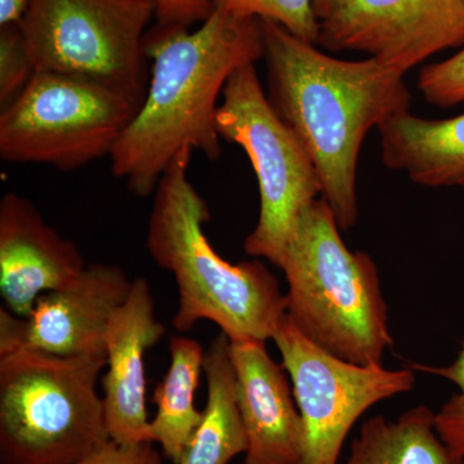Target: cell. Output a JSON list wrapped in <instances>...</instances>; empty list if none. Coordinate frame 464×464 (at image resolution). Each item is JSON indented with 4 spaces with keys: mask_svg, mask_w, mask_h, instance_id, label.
<instances>
[{
    "mask_svg": "<svg viewBox=\"0 0 464 464\" xmlns=\"http://www.w3.org/2000/svg\"><path fill=\"white\" fill-rule=\"evenodd\" d=\"M145 48L152 60L148 91L110 155L112 174L143 199L182 150L221 157L217 102L230 76L265 51L258 18L219 11L195 32L157 25L146 34Z\"/></svg>",
    "mask_w": 464,
    "mask_h": 464,
    "instance_id": "cell-1",
    "label": "cell"
},
{
    "mask_svg": "<svg viewBox=\"0 0 464 464\" xmlns=\"http://www.w3.org/2000/svg\"><path fill=\"white\" fill-rule=\"evenodd\" d=\"M264 35L271 105L304 143L341 231L359 221L357 163L365 137L399 112L411 94L404 74L375 58L340 60L271 20Z\"/></svg>",
    "mask_w": 464,
    "mask_h": 464,
    "instance_id": "cell-2",
    "label": "cell"
},
{
    "mask_svg": "<svg viewBox=\"0 0 464 464\" xmlns=\"http://www.w3.org/2000/svg\"><path fill=\"white\" fill-rule=\"evenodd\" d=\"M191 157V149L182 150L159 181L146 234L150 256L176 280L174 329L188 333L208 320L230 342L273 340L286 315L285 295L259 259L232 265L208 241L210 212L188 179Z\"/></svg>",
    "mask_w": 464,
    "mask_h": 464,
    "instance_id": "cell-3",
    "label": "cell"
},
{
    "mask_svg": "<svg viewBox=\"0 0 464 464\" xmlns=\"http://www.w3.org/2000/svg\"><path fill=\"white\" fill-rule=\"evenodd\" d=\"M323 198L299 217L280 270L286 316L316 346L344 362L382 364L395 343L380 273L371 256L351 252Z\"/></svg>",
    "mask_w": 464,
    "mask_h": 464,
    "instance_id": "cell-4",
    "label": "cell"
},
{
    "mask_svg": "<svg viewBox=\"0 0 464 464\" xmlns=\"http://www.w3.org/2000/svg\"><path fill=\"white\" fill-rule=\"evenodd\" d=\"M106 356H0V464H76L108 444Z\"/></svg>",
    "mask_w": 464,
    "mask_h": 464,
    "instance_id": "cell-5",
    "label": "cell"
},
{
    "mask_svg": "<svg viewBox=\"0 0 464 464\" xmlns=\"http://www.w3.org/2000/svg\"><path fill=\"white\" fill-rule=\"evenodd\" d=\"M221 97L216 114L219 137L246 151L258 181V222L244 241V252L280 268L299 217L323 197L319 173L266 96L255 63L239 67Z\"/></svg>",
    "mask_w": 464,
    "mask_h": 464,
    "instance_id": "cell-6",
    "label": "cell"
},
{
    "mask_svg": "<svg viewBox=\"0 0 464 464\" xmlns=\"http://www.w3.org/2000/svg\"><path fill=\"white\" fill-rule=\"evenodd\" d=\"M151 0H33L21 21L36 72L74 76L142 103Z\"/></svg>",
    "mask_w": 464,
    "mask_h": 464,
    "instance_id": "cell-7",
    "label": "cell"
},
{
    "mask_svg": "<svg viewBox=\"0 0 464 464\" xmlns=\"http://www.w3.org/2000/svg\"><path fill=\"white\" fill-rule=\"evenodd\" d=\"M141 103L74 76L36 72L0 112V158L63 172L111 155Z\"/></svg>",
    "mask_w": 464,
    "mask_h": 464,
    "instance_id": "cell-8",
    "label": "cell"
},
{
    "mask_svg": "<svg viewBox=\"0 0 464 464\" xmlns=\"http://www.w3.org/2000/svg\"><path fill=\"white\" fill-rule=\"evenodd\" d=\"M293 384L304 429L299 464H338L344 440L366 411L411 392L413 369L344 362L316 346L284 316L273 335Z\"/></svg>",
    "mask_w": 464,
    "mask_h": 464,
    "instance_id": "cell-9",
    "label": "cell"
},
{
    "mask_svg": "<svg viewBox=\"0 0 464 464\" xmlns=\"http://www.w3.org/2000/svg\"><path fill=\"white\" fill-rule=\"evenodd\" d=\"M332 52H364L406 72L449 48L464 47V0H342L320 21Z\"/></svg>",
    "mask_w": 464,
    "mask_h": 464,
    "instance_id": "cell-10",
    "label": "cell"
},
{
    "mask_svg": "<svg viewBox=\"0 0 464 464\" xmlns=\"http://www.w3.org/2000/svg\"><path fill=\"white\" fill-rule=\"evenodd\" d=\"M132 283L119 266L90 264L66 285L43 295L27 317L0 308V356L18 350L106 356L110 317L127 299Z\"/></svg>",
    "mask_w": 464,
    "mask_h": 464,
    "instance_id": "cell-11",
    "label": "cell"
},
{
    "mask_svg": "<svg viewBox=\"0 0 464 464\" xmlns=\"http://www.w3.org/2000/svg\"><path fill=\"white\" fill-rule=\"evenodd\" d=\"M87 262L72 241L43 219L25 197L8 192L0 200V295L18 317L32 314L45 293L66 285Z\"/></svg>",
    "mask_w": 464,
    "mask_h": 464,
    "instance_id": "cell-12",
    "label": "cell"
},
{
    "mask_svg": "<svg viewBox=\"0 0 464 464\" xmlns=\"http://www.w3.org/2000/svg\"><path fill=\"white\" fill-rule=\"evenodd\" d=\"M166 332V325L155 314L151 286L145 277H136L130 295L110 317L106 329L102 398L111 441L150 442L145 353Z\"/></svg>",
    "mask_w": 464,
    "mask_h": 464,
    "instance_id": "cell-13",
    "label": "cell"
},
{
    "mask_svg": "<svg viewBox=\"0 0 464 464\" xmlns=\"http://www.w3.org/2000/svg\"><path fill=\"white\" fill-rule=\"evenodd\" d=\"M237 398L248 438L244 464H299L304 429L286 371L266 342H230Z\"/></svg>",
    "mask_w": 464,
    "mask_h": 464,
    "instance_id": "cell-14",
    "label": "cell"
},
{
    "mask_svg": "<svg viewBox=\"0 0 464 464\" xmlns=\"http://www.w3.org/2000/svg\"><path fill=\"white\" fill-rule=\"evenodd\" d=\"M382 160L427 188L464 186V114L423 119L399 112L378 127Z\"/></svg>",
    "mask_w": 464,
    "mask_h": 464,
    "instance_id": "cell-15",
    "label": "cell"
},
{
    "mask_svg": "<svg viewBox=\"0 0 464 464\" xmlns=\"http://www.w3.org/2000/svg\"><path fill=\"white\" fill-rule=\"evenodd\" d=\"M230 344L221 332L206 350L207 404L179 464H228L246 453L248 438L237 406Z\"/></svg>",
    "mask_w": 464,
    "mask_h": 464,
    "instance_id": "cell-16",
    "label": "cell"
},
{
    "mask_svg": "<svg viewBox=\"0 0 464 464\" xmlns=\"http://www.w3.org/2000/svg\"><path fill=\"white\" fill-rule=\"evenodd\" d=\"M169 351V368L152 395L157 413L150 420L149 440L160 445L164 458L179 464L203 418L195 406V392L204 373L206 350L192 338L176 335Z\"/></svg>",
    "mask_w": 464,
    "mask_h": 464,
    "instance_id": "cell-17",
    "label": "cell"
},
{
    "mask_svg": "<svg viewBox=\"0 0 464 464\" xmlns=\"http://www.w3.org/2000/svg\"><path fill=\"white\" fill-rule=\"evenodd\" d=\"M347 464H464L436 431V413L417 405L387 420L375 415L353 440Z\"/></svg>",
    "mask_w": 464,
    "mask_h": 464,
    "instance_id": "cell-18",
    "label": "cell"
},
{
    "mask_svg": "<svg viewBox=\"0 0 464 464\" xmlns=\"http://www.w3.org/2000/svg\"><path fill=\"white\" fill-rule=\"evenodd\" d=\"M213 11L232 16L271 20L304 41L317 44L320 20L314 0H210Z\"/></svg>",
    "mask_w": 464,
    "mask_h": 464,
    "instance_id": "cell-19",
    "label": "cell"
},
{
    "mask_svg": "<svg viewBox=\"0 0 464 464\" xmlns=\"http://www.w3.org/2000/svg\"><path fill=\"white\" fill-rule=\"evenodd\" d=\"M36 72L21 23L0 26V108L20 96Z\"/></svg>",
    "mask_w": 464,
    "mask_h": 464,
    "instance_id": "cell-20",
    "label": "cell"
},
{
    "mask_svg": "<svg viewBox=\"0 0 464 464\" xmlns=\"http://www.w3.org/2000/svg\"><path fill=\"white\" fill-rule=\"evenodd\" d=\"M411 369L438 375L459 389L436 413V431L456 456L464 458V342L453 364L439 368L414 362Z\"/></svg>",
    "mask_w": 464,
    "mask_h": 464,
    "instance_id": "cell-21",
    "label": "cell"
},
{
    "mask_svg": "<svg viewBox=\"0 0 464 464\" xmlns=\"http://www.w3.org/2000/svg\"><path fill=\"white\" fill-rule=\"evenodd\" d=\"M418 88L427 102L438 108L464 102V47L448 60L423 67Z\"/></svg>",
    "mask_w": 464,
    "mask_h": 464,
    "instance_id": "cell-22",
    "label": "cell"
},
{
    "mask_svg": "<svg viewBox=\"0 0 464 464\" xmlns=\"http://www.w3.org/2000/svg\"><path fill=\"white\" fill-rule=\"evenodd\" d=\"M76 464H166L152 442L118 444L110 441Z\"/></svg>",
    "mask_w": 464,
    "mask_h": 464,
    "instance_id": "cell-23",
    "label": "cell"
},
{
    "mask_svg": "<svg viewBox=\"0 0 464 464\" xmlns=\"http://www.w3.org/2000/svg\"><path fill=\"white\" fill-rule=\"evenodd\" d=\"M159 26L188 27L212 14L210 0H151Z\"/></svg>",
    "mask_w": 464,
    "mask_h": 464,
    "instance_id": "cell-24",
    "label": "cell"
},
{
    "mask_svg": "<svg viewBox=\"0 0 464 464\" xmlns=\"http://www.w3.org/2000/svg\"><path fill=\"white\" fill-rule=\"evenodd\" d=\"M33 0H0V26L21 23Z\"/></svg>",
    "mask_w": 464,
    "mask_h": 464,
    "instance_id": "cell-25",
    "label": "cell"
},
{
    "mask_svg": "<svg viewBox=\"0 0 464 464\" xmlns=\"http://www.w3.org/2000/svg\"><path fill=\"white\" fill-rule=\"evenodd\" d=\"M341 2L342 0H314V5H315V12L319 20L322 21L324 18L328 17L340 5Z\"/></svg>",
    "mask_w": 464,
    "mask_h": 464,
    "instance_id": "cell-26",
    "label": "cell"
}]
</instances>
